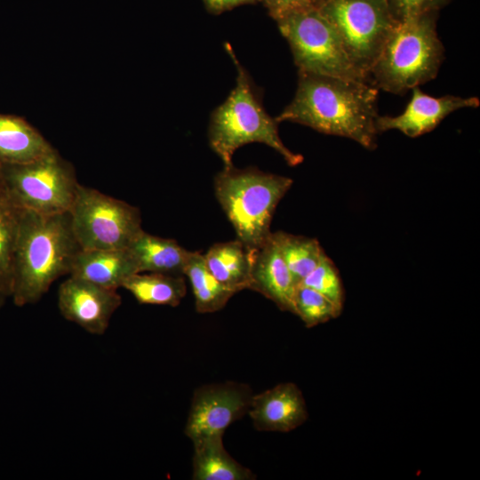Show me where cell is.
<instances>
[{
    "label": "cell",
    "mask_w": 480,
    "mask_h": 480,
    "mask_svg": "<svg viewBox=\"0 0 480 480\" xmlns=\"http://www.w3.org/2000/svg\"><path fill=\"white\" fill-rule=\"evenodd\" d=\"M379 89L369 83L298 71L293 100L276 117L319 132L351 139L372 150L377 147Z\"/></svg>",
    "instance_id": "cell-1"
},
{
    "label": "cell",
    "mask_w": 480,
    "mask_h": 480,
    "mask_svg": "<svg viewBox=\"0 0 480 480\" xmlns=\"http://www.w3.org/2000/svg\"><path fill=\"white\" fill-rule=\"evenodd\" d=\"M81 250L69 212L46 215L22 210L12 261L13 303L38 302L53 282L69 276Z\"/></svg>",
    "instance_id": "cell-2"
},
{
    "label": "cell",
    "mask_w": 480,
    "mask_h": 480,
    "mask_svg": "<svg viewBox=\"0 0 480 480\" xmlns=\"http://www.w3.org/2000/svg\"><path fill=\"white\" fill-rule=\"evenodd\" d=\"M225 49L236 68V80L226 100L211 114L208 128L211 148L224 166H230L236 149L245 144L259 142L276 150L290 166L299 165L303 156L283 143L278 133L279 123L264 108L260 88L228 43L225 44Z\"/></svg>",
    "instance_id": "cell-3"
},
{
    "label": "cell",
    "mask_w": 480,
    "mask_h": 480,
    "mask_svg": "<svg viewBox=\"0 0 480 480\" xmlns=\"http://www.w3.org/2000/svg\"><path fill=\"white\" fill-rule=\"evenodd\" d=\"M438 12L398 22L369 73V84L395 94L434 79L444 60Z\"/></svg>",
    "instance_id": "cell-4"
},
{
    "label": "cell",
    "mask_w": 480,
    "mask_h": 480,
    "mask_svg": "<svg viewBox=\"0 0 480 480\" xmlns=\"http://www.w3.org/2000/svg\"><path fill=\"white\" fill-rule=\"evenodd\" d=\"M292 185L289 177L254 167L224 166L214 178L216 197L237 239L251 250L270 236L276 208Z\"/></svg>",
    "instance_id": "cell-5"
},
{
    "label": "cell",
    "mask_w": 480,
    "mask_h": 480,
    "mask_svg": "<svg viewBox=\"0 0 480 480\" xmlns=\"http://www.w3.org/2000/svg\"><path fill=\"white\" fill-rule=\"evenodd\" d=\"M1 164L4 188L20 209L46 215L70 211L79 183L57 150L33 162Z\"/></svg>",
    "instance_id": "cell-6"
},
{
    "label": "cell",
    "mask_w": 480,
    "mask_h": 480,
    "mask_svg": "<svg viewBox=\"0 0 480 480\" xmlns=\"http://www.w3.org/2000/svg\"><path fill=\"white\" fill-rule=\"evenodd\" d=\"M339 36L353 67L365 76L396 22L386 0H326L318 10Z\"/></svg>",
    "instance_id": "cell-7"
},
{
    "label": "cell",
    "mask_w": 480,
    "mask_h": 480,
    "mask_svg": "<svg viewBox=\"0 0 480 480\" xmlns=\"http://www.w3.org/2000/svg\"><path fill=\"white\" fill-rule=\"evenodd\" d=\"M82 249H125L143 230L139 208L79 184L69 211Z\"/></svg>",
    "instance_id": "cell-8"
},
{
    "label": "cell",
    "mask_w": 480,
    "mask_h": 480,
    "mask_svg": "<svg viewBox=\"0 0 480 480\" xmlns=\"http://www.w3.org/2000/svg\"><path fill=\"white\" fill-rule=\"evenodd\" d=\"M276 23L298 71L368 83L353 67L335 29L318 10L293 13Z\"/></svg>",
    "instance_id": "cell-9"
},
{
    "label": "cell",
    "mask_w": 480,
    "mask_h": 480,
    "mask_svg": "<svg viewBox=\"0 0 480 480\" xmlns=\"http://www.w3.org/2000/svg\"><path fill=\"white\" fill-rule=\"evenodd\" d=\"M253 393L244 383L226 381L207 384L195 390L184 428L193 442L224 435L235 421L248 413Z\"/></svg>",
    "instance_id": "cell-10"
},
{
    "label": "cell",
    "mask_w": 480,
    "mask_h": 480,
    "mask_svg": "<svg viewBox=\"0 0 480 480\" xmlns=\"http://www.w3.org/2000/svg\"><path fill=\"white\" fill-rule=\"evenodd\" d=\"M121 303L117 290L71 276L58 290V308L61 316L93 335L106 332Z\"/></svg>",
    "instance_id": "cell-11"
},
{
    "label": "cell",
    "mask_w": 480,
    "mask_h": 480,
    "mask_svg": "<svg viewBox=\"0 0 480 480\" xmlns=\"http://www.w3.org/2000/svg\"><path fill=\"white\" fill-rule=\"evenodd\" d=\"M412 90V98L403 113L396 116H377L378 132L397 130L415 138L434 130L451 113L460 108H477L480 104L477 97L445 95L435 98L424 93L419 86Z\"/></svg>",
    "instance_id": "cell-12"
},
{
    "label": "cell",
    "mask_w": 480,
    "mask_h": 480,
    "mask_svg": "<svg viewBox=\"0 0 480 480\" xmlns=\"http://www.w3.org/2000/svg\"><path fill=\"white\" fill-rule=\"evenodd\" d=\"M248 414L257 430L284 433L301 426L308 417L303 394L292 382L253 394Z\"/></svg>",
    "instance_id": "cell-13"
},
{
    "label": "cell",
    "mask_w": 480,
    "mask_h": 480,
    "mask_svg": "<svg viewBox=\"0 0 480 480\" xmlns=\"http://www.w3.org/2000/svg\"><path fill=\"white\" fill-rule=\"evenodd\" d=\"M295 288L292 276L272 232L261 246L252 250L248 289L272 300L281 310L294 314Z\"/></svg>",
    "instance_id": "cell-14"
},
{
    "label": "cell",
    "mask_w": 480,
    "mask_h": 480,
    "mask_svg": "<svg viewBox=\"0 0 480 480\" xmlns=\"http://www.w3.org/2000/svg\"><path fill=\"white\" fill-rule=\"evenodd\" d=\"M135 273H139L138 266L128 248L82 249L73 262L69 276L117 290Z\"/></svg>",
    "instance_id": "cell-15"
},
{
    "label": "cell",
    "mask_w": 480,
    "mask_h": 480,
    "mask_svg": "<svg viewBox=\"0 0 480 480\" xmlns=\"http://www.w3.org/2000/svg\"><path fill=\"white\" fill-rule=\"evenodd\" d=\"M56 149L24 118L0 113V163L26 164Z\"/></svg>",
    "instance_id": "cell-16"
},
{
    "label": "cell",
    "mask_w": 480,
    "mask_h": 480,
    "mask_svg": "<svg viewBox=\"0 0 480 480\" xmlns=\"http://www.w3.org/2000/svg\"><path fill=\"white\" fill-rule=\"evenodd\" d=\"M139 272L184 276L192 252L174 239L150 235L142 230L128 247Z\"/></svg>",
    "instance_id": "cell-17"
},
{
    "label": "cell",
    "mask_w": 480,
    "mask_h": 480,
    "mask_svg": "<svg viewBox=\"0 0 480 480\" xmlns=\"http://www.w3.org/2000/svg\"><path fill=\"white\" fill-rule=\"evenodd\" d=\"M192 479L253 480L255 474L236 461L223 445V435L193 442Z\"/></svg>",
    "instance_id": "cell-18"
},
{
    "label": "cell",
    "mask_w": 480,
    "mask_h": 480,
    "mask_svg": "<svg viewBox=\"0 0 480 480\" xmlns=\"http://www.w3.org/2000/svg\"><path fill=\"white\" fill-rule=\"evenodd\" d=\"M252 250L238 239L212 245L203 254L211 274L235 293L248 289Z\"/></svg>",
    "instance_id": "cell-19"
},
{
    "label": "cell",
    "mask_w": 480,
    "mask_h": 480,
    "mask_svg": "<svg viewBox=\"0 0 480 480\" xmlns=\"http://www.w3.org/2000/svg\"><path fill=\"white\" fill-rule=\"evenodd\" d=\"M127 290L140 304L177 307L187 292L184 276L139 272L124 280Z\"/></svg>",
    "instance_id": "cell-20"
},
{
    "label": "cell",
    "mask_w": 480,
    "mask_h": 480,
    "mask_svg": "<svg viewBox=\"0 0 480 480\" xmlns=\"http://www.w3.org/2000/svg\"><path fill=\"white\" fill-rule=\"evenodd\" d=\"M184 276L190 282L198 313L220 310L235 294L211 274L200 252H192L184 269Z\"/></svg>",
    "instance_id": "cell-21"
},
{
    "label": "cell",
    "mask_w": 480,
    "mask_h": 480,
    "mask_svg": "<svg viewBox=\"0 0 480 480\" xmlns=\"http://www.w3.org/2000/svg\"><path fill=\"white\" fill-rule=\"evenodd\" d=\"M273 234L297 286L316 267L324 251L316 238L283 231Z\"/></svg>",
    "instance_id": "cell-22"
},
{
    "label": "cell",
    "mask_w": 480,
    "mask_h": 480,
    "mask_svg": "<svg viewBox=\"0 0 480 480\" xmlns=\"http://www.w3.org/2000/svg\"><path fill=\"white\" fill-rule=\"evenodd\" d=\"M22 210L10 199L4 185L0 188V289L11 297L12 261Z\"/></svg>",
    "instance_id": "cell-23"
},
{
    "label": "cell",
    "mask_w": 480,
    "mask_h": 480,
    "mask_svg": "<svg viewBox=\"0 0 480 480\" xmlns=\"http://www.w3.org/2000/svg\"><path fill=\"white\" fill-rule=\"evenodd\" d=\"M294 315L305 326L311 328L338 317L340 314L323 294L303 284H298L293 294Z\"/></svg>",
    "instance_id": "cell-24"
},
{
    "label": "cell",
    "mask_w": 480,
    "mask_h": 480,
    "mask_svg": "<svg viewBox=\"0 0 480 480\" xmlns=\"http://www.w3.org/2000/svg\"><path fill=\"white\" fill-rule=\"evenodd\" d=\"M300 284L310 287L331 300L341 314L344 305V289L334 262L324 252L316 267Z\"/></svg>",
    "instance_id": "cell-25"
},
{
    "label": "cell",
    "mask_w": 480,
    "mask_h": 480,
    "mask_svg": "<svg viewBox=\"0 0 480 480\" xmlns=\"http://www.w3.org/2000/svg\"><path fill=\"white\" fill-rule=\"evenodd\" d=\"M451 0H386L389 12L396 22L427 12H438Z\"/></svg>",
    "instance_id": "cell-26"
},
{
    "label": "cell",
    "mask_w": 480,
    "mask_h": 480,
    "mask_svg": "<svg viewBox=\"0 0 480 480\" xmlns=\"http://www.w3.org/2000/svg\"><path fill=\"white\" fill-rule=\"evenodd\" d=\"M326 0H267L268 14L276 21L288 15L319 10Z\"/></svg>",
    "instance_id": "cell-27"
},
{
    "label": "cell",
    "mask_w": 480,
    "mask_h": 480,
    "mask_svg": "<svg viewBox=\"0 0 480 480\" xmlns=\"http://www.w3.org/2000/svg\"><path fill=\"white\" fill-rule=\"evenodd\" d=\"M205 9L212 14H220L244 4L261 3L260 0H203Z\"/></svg>",
    "instance_id": "cell-28"
},
{
    "label": "cell",
    "mask_w": 480,
    "mask_h": 480,
    "mask_svg": "<svg viewBox=\"0 0 480 480\" xmlns=\"http://www.w3.org/2000/svg\"><path fill=\"white\" fill-rule=\"evenodd\" d=\"M7 298V295L0 289V308L4 305Z\"/></svg>",
    "instance_id": "cell-29"
},
{
    "label": "cell",
    "mask_w": 480,
    "mask_h": 480,
    "mask_svg": "<svg viewBox=\"0 0 480 480\" xmlns=\"http://www.w3.org/2000/svg\"><path fill=\"white\" fill-rule=\"evenodd\" d=\"M4 186L3 174H2V164L0 163V188Z\"/></svg>",
    "instance_id": "cell-30"
},
{
    "label": "cell",
    "mask_w": 480,
    "mask_h": 480,
    "mask_svg": "<svg viewBox=\"0 0 480 480\" xmlns=\"http://www.w3.org/2000/svg\"><path fill=\"white\" fill-rule=\"evenodd\" d=\"M260 2L264 4L267 2V0H260Z\"/></svg>",
    "instance_id": "cell-31"
}]
</instances>
